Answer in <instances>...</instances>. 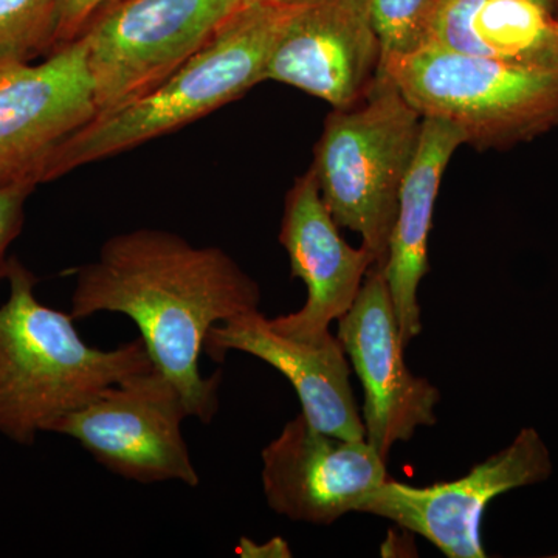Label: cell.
Returning a JSON list of instances; mask_svg holds the SVG:
<instances>
[{"label": "cell", "mask_w": 558, "mask_h": 558, "mask_svg": "<svg viewBox=\"0 0 558 558\" xmlns=\"http://www.w3.org/2000/svg\"><path fill=\"white\" fill-rule=\"evenodd\" d=\"M258 282L219 247H197L160 229L109 238L97 259L75 270L70 315L110 312L137 325L154 366L174 384L190 417L204 424L219 410L220 371L201 373L209 330L259 311Z\"/></svg>", "instance_id": "cell-1"}, {"label": "cell", "mask_w": 558, "mask_h": 558, "mask_svg": "<svg viewBox=\"0 0 558 558\" xmlns=\"http://www.w3.org/2000/svg\"><path fill=\"white\" fill-rule=\"evenodd\" d=\"M0 306V435L32 446L39 433L119 381L154 368L143 340L102 351L81 339L75 318L35 295L38 278L11 256Z\"/></svg>", "instance_id": "cell-2"}, {"label": "cell", "mask_w": 558, "mask_h": 558, "mask_svg": "<svg viewBox=\"0 0 558 558\" xmlns=\"http://www.w3.org/2000/svg\"><path fill=\"white\" fill-rule=\"evenodd\" d=\"M293 7L295 0L242 5L159 87L70 135L47 163L44 183L189 126L266 81L267 62Z\"/></svg>", "instance_id": "cell-3"}, {"label": "cell", "mask_w": 558, "mask_h": 558, "mask_svg": "<svg viewBox=\"0 0 558 558\" xmlns=\"http://www.w3.org/2000/svg\"><path fill=\"white\" fill-rule=\"evenodd\" d=\"M424 117L388 76L377 75L354 106L333 109L312 170L337 226L357 233L384 269L400 186L416 156Z\"/></svg>", "instance_id": "cell-4"}, {"label": "cell", "mask_w": 558, "mask_h": 558, "mask_svg": "<svg viewBox=\"0 0 558 558\" xmlns=\"http://www.w3.org/2000/svg\"><path fill=\"white\" fill-rule=\"evenodd\" d=\"M465 143L509 148L558 128V68H531L427 47L377 72Z\"/></svg>", "instance_id": "cell-5"}, {"label": "cell", "mask_w": 558, "mask_h": 558, "mask_svg": "<svg viewBox=\"0 0 558 558\" xmlns=\"http://www.w3.org/2000/svg\"><path fill=\"white\" fill-rule=\"evenodd\" d=\"M242 0H116L80 36L97 116L138 100L213 39Z\"/></svg>", "instance_id": "cell-6"}, {"label": "cell", "mask_w": 558, "mask_h": 558, "mask_svg": "<svg viewBox=\"0 0 558 558\" xmlns=\"http://www.w3.org/2000/svg\"><path fill=\"white\" fill-rule=\"evenodd\" d=\"M182 395L154 366L112 385L83 409L65 414L50 433L75 439L98 464L140 484H201L182 424Z\"/></svg>", "instance_id": "cell-7"}, {"label": "cell", "mask_w": 558, "mask_h": 558, "mask_svg": "<svg viewBox=\"0 0 558 558\" xmlns=\"http://www.w3.org/2000/svg\"><path fill=\"white\" fill-rule=\"evenodd\" d=\"M553 461L537 429L523 428L509 447L450 483L414 487L387 480L363 499L357 512L391 520L422 535L450 558L487 557L481 539L484 510L499 495L543 483Z\"/></svg>", "instance_id": "cell-8"}, {"label": "cell", "mask_w": 558, "mask_h": 558, "mask_svg": "<svg viewBox=\"0 0 558 558\" xmlns=\"http://www.w3.org/2000/svg\"><path fill=\"white\" fill-rule=\"evenodd\" d=\"M95 117L81 38L39 64L0 69V185L44 183L54 150Z\"/></svg>", "instance_id": "cell-9"}, {"label": "cell", "mask_w": 558, "mask_h": 558, "mask_svg": "<svg viewBox=\"0 0 558 558\" xmlns=\"http://www.w3.org/2000/svg\"><path fill=\"white\" fill-rule=\"evenodd\" d=\"M337 337L365 391L366 440L380 457L438 422L439 389L407 366L395 306L381 267L366 275L351 310L337 319Z\"/></svg>", "instance_id": "cell-10"}, {"label": "cell", "mask_w": 558, "mask_h": 558, "mask_svg": "<svg viewBox=\"0 0 558 558\" xmlns=\"http://www.w3.org/2000/svg\"><path fill=\"white\" fill-rule=\"evenodd\" d=\"M263 481L267 505L292 521L329 526L388 480L387 459L368 440L319 432L303 413L264 447Z\"/></svg>", "instance_id": "cell-11"}, {"label": "cell", "mask_w": 558, "mask_h": 558, "mask_svg": "<svg viewBox=\"0 0 558 558\" xmlns=\"http://www.w3.org/2000/svg\"><path fill=\"white\" fill-rule=\"evenodd\" d=\"M379 62L368 0H295L267 62L266 80L347 109L368 94Z\"/></svg>", "instance_id": "cell-12"}, {"label": "cell", "mask_w": 558, "mask_h": 558, "mask_svg": "<svg viewBox=\"0 0 558 558\" xmlns=\"http://www.w3.org/2000/svg\"><path fill=\"white\" fill-rule=\"evenodd\" d=\"M339 229L310 168L286 196L279 231L292 275L307 289L300 311L269 318L282 336L317 343L329 336L330 323L343 317L357 299L374 258L365 245L351 247Z\"/></svg>", "instance_id": "cell-13"}, {"label": "cell", "mask_w": 558, "mask_h": 558, "mask_svg": "<svg viewBox=\"0 0 558 558\" xmlns=\"http://www.w3.org/2000/svg\"><path fill=\"white\" fill-rule=\"evenodd\" d=\"M205 351L222 363L230 351L269 363L292 384L301 413L319 432L339 438L366 440L351 387V366L339 337L301 341L282 336L260 311L238 315L209 330Z\"/></svg>", "instance_id": "cell-14"}, {"label": "cell", "mask_w": 558, "mask_h": 558, "mask_svg": "<svg viewBox=\"0 0 558 558\" xmlns=\"http://www.w3.org/2000/svg\"><path fill=\"white\" fill-rule=\"evenodd\" d=\"M465 134L450 121L424 117L416 156L400 186L398 216L384 266L403 349L422 332L417 292L428 271V236L440 180Z\"/></svg>", "instance_id": "cell-15"}, {"label": "cell", "mask_w": 558, "mask_h": 558, "mask_svg": "<svg viewBox=\"0 0 558 558\" xmlns=\"http://www.w3.org/2000/svg\"><path fill=\"white\" fill-rule=\"evenodd\" d=\"M427 47L510 64L558 68L556 20L535 0H436Z\"/></svg>", "instance_id": "cell-16"}, {"label": "cell", "mask_w": 558, "mask_h": 558, "mask_svg": "<svg viewBox=\"0 0 558 558\" xmlns=\"http://www.w3.org/2000/svg\"><path fill=\"white\" fill-rule=\"evenodd\" d=\"M60 0H0V69L54 50Z\"/></svg>", "instance_id": "cell-17"}, {"label": "cell", "mask_w": 558, "mask_h": 558, "mask_svg": "<svg viewBox=\"0 0 558 558\" xmlns=\"http://www.w3.org/2000/svg\"><path fill=\"white\" fill-rule=\"evenodd\" d=\"M436 0H368L380 47L379 70L425 49Z\"/></svg>", "instance_id": "cell-18"}, {"label": "cell", "mask_w": 558, "mask_h": 558, "mask_svg": "<svg viewBox=\"0 0 558 558\" xmlns=\"http://www.w3.org/2000/svg\"><path fill=\"white\" fill-rule=\"evenodd\" d=\"M35 190L36 186L31 183L0 185V282L7 279L9 274V248L21 234L25 219V202Z\"/></svg>", "instance_id": "cell-19"}, {"label": "cell", "mask_w": 558, "mask_h": 558, "mask_svg": "<svg viewBox=\"0 0 558 558\" xmlns=\"http://www.w3.org/2000/svg\"><path fill=\"white\" fill-rule=\"evenodd\" d=\"M113 2L116 0H60L54 50L78 39L90 22Z\"/></svg>", "instance_id": "cell-20"}, {"label": "cell", "mask_w": 558, "mask_h": 558, "mask_svg": "<svg viewBox=\"0 0 558 558\" xmlns=\"http://www.w3.org/2000/svg\"><path fill=\"white\" fill-rule=\"evenodd\" d=\"M242 546H244V550L248 553V556L266 557V553H270L271 557H290L288 543L281 538L271 539V542L264 546H256L255 543L247 539V542H242Z\"/></svg>", "instance_id": "cell-21"}, {"label": "cell", "mask_w": 558, "mask_h": 558, "mask_svg": "<svg viewBox=\"0 0 558 558\" xmlns=\"http://www.w3.org/2000/svg\"><path fill=\"white\" fill-rule=\"evenodd\" d=\"M535 2L539 3V5L545 7L546 10H549L553 13L554 7H556L557 0H535Z\"/></svg>", "instance_id": "cell-22"}, {"label": "cell", "mask_w": 558, "mask_h": 558, "mask_svg": "<svg viewBox=\"0 0 558 558\" xmlns=\"http://www.w3.org/2000/svg\"><path fill=\"white\" fill-rule=\"evenodd\" d=\"M270 2V0H242V5H250V3Z\"/></svg>", "instance_id": "cell-23"}, {"label": "cell", "mask_w": 558, "mask_h": 558, "mask_svg": "<svg viewBox=\"0 0 558 558\" xmlns=\"http://www.w3.org/2000/svg\"><path fill=\"white\" fill-rule=\"evenodd\" d=\"M556 31H557V36H558V21H556Z\"/></svg>", "instance_id": "cell-24"}, {"label": "cell", "mask_w": 558, "mask_h": 558, "mask_svg": "<svg viewBox=\"0 0 558 558\" xmlns=\"http://www.w3.org/2000/svg\"><path fill=\"white\" fill-rule=\"evenodd\" d=\"M554 557H558V556H554Z\"/></svg>", "instance_id": "cell-25"}]
</instances>
